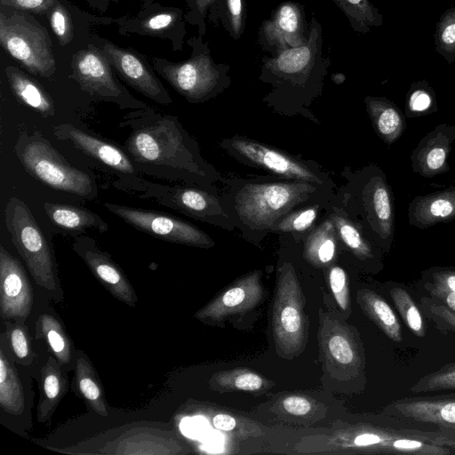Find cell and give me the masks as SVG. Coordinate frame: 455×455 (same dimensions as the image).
Segmentation results:
<instances>
[{
	"label": "cell",
	"mask_w": 455,
	"mask_h": 455,
	"mask_svg": "<svg viewBox=\"0 0 455 455\" xmlns=\"http://www.w3.org/2000/svg\"><path fill=\"white\" fill-rule=\"evenodd\" d=\"M130 127L124 142L129 157L138 171L164 179H184L186 176L206 177V165L195 141L176 116L161 114L147 107L128 112L120 123Z\"/></svg>",
	"instance_id": "6da1fadb"
},
{
	"label": "cell",
	"mask_w": 455,
	"mask_h": 455,
	"mask_svg": "<svg viewBox=\"0 0 455 455\" xmlns=\"http://www.w3.org/2000/svg\"><path fill=\"white\" fill-rule=\"evenodd\" d=\"M323 28L313 14L306 44L261 60L259 80L269 83V99L304 100L322 91L330 59L323 52Z\"/></svg>",
	"instance_id": "7a4b0ae2"
},
{
	"label": "cell",
	"mask_w": 455,
	"mask_h": 455,
	"mask_svg": "<svg viewBox=\"0 0 455 455\" xmlns=\"http://www.w3.org/2000/svg\"><path fill=\"white\" fill-rule=\"evenodd\" d=\"M321 436V435H320ZM322 448L354 453L445 455L450 439L437 431L416 427L358 424L322 436Z\"/></svg>",
	"instance_id": "3957f363"
},
{
	"label": "cell",
	"mask_w": 455,
	"mask_h": 455,
	"mask_svg": "<svg viewBox=\"0 0 455 455\" xmlns=\"http://www.w3.org/2000/svg\"><path fill=\"white\" fill-rule=\"evenodd\" d=\"M203 38L198 35L187 40L191 54L186 60L173 62L161 57L149 58L154 70L191 103L210 100L231 84L230 66L216 63Z\"/></svg>",
	"instance_id": "277c9868"
},
{
	"label": "cell",
	"mask_w": 455,
	"mask_h": 455,
	"mask_svg": "<svg viewBox=\"0 0 455 455\" xmlns=\"http://www.w3.org/2000/svg\"><path fill=\"white\" fill-rule=\"evenodd\" d=\"M4 223L33 279L56 301H62L63 291L52 245L28 204L17 196L9 198L4 207Z\"/></svg>",
	"instance_id": "5b68a950"
},
{
	"label": "cell",
	"mask_w": 455,
	"mask_h": 455,
	"mask_svg": "<svg viewBox=\"0 0 455 455\" xmlns=\"http://www.w3.org/2000/svg\"><path fill=\"white\" fill-rule=\"evenodd\" d=\"M14 153L25 172L46 187L88 200L98 196L94 177L71 165L40 132H21Z\"/></svg>",
	"instance_id": "8992f818"
},
{
	"label": "cell",
	"mask_w": 455,
	"mask_h": 455,
	"mask_svg": "<svg viewBox=\"0 0 455 455\" xmlns=\"http://www.w3.org/2000/svg\"><path fill=\"white\" fill-rule=\"evenodd\" d=\"M306 181L249 183L235 197L239 219L254 230L270 229L282 216L306 201L315 190Z\"/></svg>",
	"instance_id": "52a82bcc"
},
{
	"label": "cell",
	"mask_w": 455,
	"mask_h": 455,
	"mask_svg": "<svg viewBox=\"0 0 455 455\" xmlns=\"http://www.w3.org/2000/svg\"><path fill=\"white\" fill-rule=\"evenodd\" d=\"M305 298L291 263L278 272L272 309V328L277 354L284 358L299 355L307 341Z\"/></svg>",
	"instance_id": "ba28073f"
},
{
	"label": "cell",
	"mask_w": 455,
	"mask_h": 455,
	"mask_svg": "<svg viewBox=\"0 0 455 455\" xmlns=\"http://www.w3.org/2000/svg\"><path fill=\"white\" fill-rule=\"evenodd\" d=\"M0 44L14 60L33 75L52 78L56 60L52 39L45 28L31 15L0 12Z\"/></svg>",
	"instance_id": "9c48e42d"
},
{
	"label": "cell",
	"mask_w": 455,
	"mask_h": 455,
	"mask_svg": "<svg viewBox=\"0 0 455 455\" xmlns=\"http://www.w3.org/2000/svg\"><path fill=\"white\" fill-rule=\"evenodd\" d=\"M70 68L68 77L89 95L116 103L122 109L148 107L117 81L110 63L93 44L88 43L86 48L73 54Z\"/></svg>",
	"instance_id": "30bf717a"
},
{
	"label": "cell",
	"mask_w": 455,
	"mask_h": 455,
	"mask_svg": "<svg viewBox=\"0 0 455 455\" xmlns=\"http://www.w3.org/2000/svg\"><path fill=\"white\" fill-rule=\"evenodd\" d=\"M88 41L100 49L116 74L132 89L160 105L172 103L170 93L144 55L132 48L120 47L97 35L91 36Z\"/></svg>",
	"instance_id": "8fae6325"
},
{
	"label": "cell",
	"mask_w": 455,
	"mask_h": 455,
	"mask_svg": "<svg viewBox=\"0 0 455 455\" xmlns=\"http://www.w3.org/2000/svg\"><path fill=\"white\" fill-rule=\"evenodd\" d=\"M103 206L137 230L158 239L202 248L214 244L203 230L175 216L109 202L103 203Z\"/></svg>",
	"instance_id": "7c38bea8"
},
{
	"label": "cell",
	"mask_w": 455,
	"mask_h": 455,
	"mask_svg": "<svg viewBox=\"0 0 455 455\" xmlns=\"http://www.w3.org/2000/svg\"><path fill=\"white\" fill-rule=\"evenodd\" d=\"M318 341L325 369L332 377L344 380L358 374L363 356L350 328L321 309Z\"/></svg>",
	"instance_id": "4fadbf2b"
},
{
	"label": "cell",
	"mask_w": 455,
	"mask_h": 455,
	"mask_svg": "<svg viewBox=\"0 0 455 455\" xmlns=\"http://www.w3.org/2000/svg\"><path fill=\"white\" fill-rule=\"evenodd\" d=\"M122 36L135 34L166 39L174 52L182 51L187 35L185 12L181 8L164 6L156 2L140 8L134 16L110 19Z\"/></svg>",
	"instance_id": "5bb4252c"
},
{
	"label": "cell",
	"mask_w": 455,
	"mask_h": 455,
	"mask_svg": "<svg viewBox=\"0 0 455 455\" xmlns=\"http://www.w3.org/2000/svg\"><path fill=\"white\" fill-rule=\"evenodd\" d=\"M384 412L409 425L435 427V431L455 440V394L398 399L389 403Z\"/></svg>",
	"instance_id": "9a60e30c"
},
{
	"label": "cell",
	"mask_w": 455,
	"mask_h": 455,
	"mask_svg": "<svg viewBox=\"0 0 455 455\" xmlns=\"http://www.w3.org/2000/svg\"><path fill=\"white\" fill-rule=\"evenodd\" d=\"M304 6L293 1H285L273 10L258 30V44L271 56L300 47L308 41L306 36Z\"/></svg>",
	"instance_id": "2e32d148"
},
{
	"label": "cell",
	"mask_w": 455,
	"mask_h": 455,
	"mask_svg": "<svg viewBox=\"0 0 455 455\" xmlns=\"http://www.w3.org/2000/svg\"><path fill=\"white\" fill-rule=\"evenodd\" d=\"M72 250L83 259L95 278L116 299L134 307L138 296L123 269L88 235L74 238Z\"/></svg>",
	"instance_id": "e0dca14e"
},
{
	"label": "cell",
	"mask_w": 455,
	"mask_h": 455,
	"mask_svg": "<svg viewBox=\"0 0 455 455\" xmlns=\"http://www.w3.org/2000/svg\"><path fill=\"white\" fill-rule=\"evenodd\" d=\"M172 431L156 427L139 426L124 430L115 439L106 442L94 453L116 455H173L187 453Z\"/></svg>",
	"instance_id": "ac0fdd59"
},
{
	"label": "cell",
	"mask_w": 455,
	"mask_h": 455,
	"mask_svg": "<svg viewBox=\"0 0 455 455\" xmlns=\"http://www.w3.org/2000/svg\"><path fill=\"white\" fill-rule=\"evenodd\" d=\"M261 271L240 278L196 312L195 317L206 323H218L229 316L249 312L263 300Z\"/></svg>",
	"instance_id": "d6986e66"
},
{
	"label": "cell",
	"mask_w": 455,
	"mask_h": 455,
	"mask_svg": "<svg viewBox=\"0 0 455 455\" xmlns=\"http://www.w3.org/2000/svg\"><path fill=\"white\" fill-rule=\"evenodd\" d=\"M33 291L20 261L0 245V315L24 322L31 313Z\"/></svg>",
	"instance_id": "ffe728a7"
},
{
	"label": "cell",
	"mask_w": 455,
	"mask_h": 455,
	"mask_svg": "<svg viewBox=\"0 0 455 455\" xmlns=\"http://www.w3.org/2000/svg\"><path fill=\"white\" fill-rule=\"evenodd\" d=\"M228 147L254 165L291 180L322 184L319 174L302 162L255 140L233 138Z\"/></svg>",
	"instance_id": "44dd1931"
},
{
	"label": "cell",
	"mask_w": 455,
	"mask_h": 455,
	"mask_svg": "<svg viewBox=\"0 0 455 455\" xmlns=\"http://www.w3.org/2000/svg\"><path fill=\"white\" fill-rule=\"evenodd\" d=\"M143 198L176 209L194 218L207 220L223 215L217 199L207 192L193 188L168 187L142 180L130 188Z\"/></svg>",
	"instance_id": "7402d4cb"
},
{
	"label": "cell",
	"mask_w": 455,
	"mask_h": 455,
	"mask_svg": "<svg viewBox=\"0 0 455 455\" xmlns=\"http://www.w3.org/2000/svg\"><path fill=\"white\" fill-rule=\"evenodd\" d=\"M53 134L59 140L70 141L75 148L84 154L98 160L102 164L113 169L116 172L131 176L133 180V184L129 188L142 180L132 159L117 146L99 139L69 124L55 126L53 128Z\"/></svg>",
	"instance_id": "603a6c76"
},
{
	"label": "cell",
	"mask_w": 455,
	"mask_h": 455,
	"mask_svg": "<svg viewBox=\"0 0 455 455\" xmlns=\"http://www.w3.org/2000/svg\"><path fill=\"white\" fill-rule=\"evenodd\" d=\"M455 140V125L440 124L424 136L412 150L410 159L414 172L433 178L450 170L448 157Z\"/></svg>",
	"instance_id": "cb8c5ba5"
},
{
	"label": "cell",
	"mask_w": 455,
	"mask_h": 455,
	"mask_svg": "<svg viewBox=\"0 0 455 455\" xmlns=\"http://www.w3.org/2000/svg\"><path fill=\"white\" fill-rule=\"evenodd\" d=\"M363 201L372 232L385 246L394 237L395 215L393 194L384 173L371 177L363 191Z\"/></svg>",
	"instance_id": "d4e9b609"
},
{
	"label": "cell",
	"mask_w": 455,
	"mask_h": 455,
	"mask_svg": "<svg viewBox=\"0 0 455 455\" xmlns=\"http://www.w3.org/2000/svg\"><path fill=\"white\" fill-rule=\"evenodd\" d=\"M408 220L421 229L455 220V187L416 196L409 204Z\"/></svg>",
	"instance_id": "484cf974"
},
{
	"label": "cell",
	"mask_w": 455,
	"mask_h": 455,
	"mask_svg": "<svg viewBox=\"0 0 455 455\" xmlns=\"http://www.w3.org/2000/svg\"><path fill=\"white\" fill-rule=\"evenodd\" d=\"M44 209L51 222L60 231L69 235H79L88 229L105 233L109 228L100 215L85 207L45 202Z\"/></svg>",
	"instance_id": "4316f807"
},
{
	"label": "cell",
	"mask_w": 455,
	"mask_h": 455,
	"mask_svg": "<svg viewBox=\"0 0 455 455\" xmlns=\"http://www.w3.org/2000/svg\"><path fill=\"white\" fill-rule=\"evenodd\" d=\"M68 389V376L58 361L50 355L40 371L37 420H49Z\"/></svg>",
	"instance_id": "83f0119b"
},
{
	"label": "cell",
	"mask_w": 455,
	"mask_h": 455,
	"mask_svg": "<svg viewBox=\"0 0 455 455\" xmlns=\"http://www.w3.org/2000/svg\"><path fill=\"white\" fill-rule=\"evenodd\" d=\"M4 73L12 94L20 104L44 117L55 115L52 97L36 80L13 66H7Z\"/></svg>",
	"instance_id": "f1b7e54d"
},
{
	"label": "cell",
	"mask_w": 455,
	"mask_h": 455,
	"mask_svg": "<svg viewBox=\"0 0 455 455\" xmlns=\"http://www.w3.org/2000/svg\"><path fill=\"white\" fill-rule=\"evenodd\" d=\"M74 371V386L76 394L92 411L100 416L107 417L108 415V403L101 381L92 362L81 350H76Z\"/></svg>",
	"instance_id": "f546056e"
},
{
	"label": "cell",
	"mask_w": 455,
	"mask_h": 455,
	"mask_svg": "<svg viewBox=\"0 0 455 455\" xmlns=\"http://www.w3.org/2000/svg\"><path fill=\"white\" fill-rule=\"evenodd\" d=\"M364 102L379 137L387 145L395 143L406 128L402 110L385 97L367 96Z\"/></svg>",
	"instance_id": "4dcf8cb0"
},
{
	"label": "cell",
	"mask_w": 455,
	"mask_h": 455,
	"mask_svg": "<svg viewBox=\"0 0 455 455\" xmlns=\"http://www.w3.org/2000/svg\"><path fill=\"white\" fill-rule=\"evenodd\" d=\"M36 334L62 369L75 361L76 349L58 315L50 312L40 314L36 323Z\"/></svg>",
	"instance_id": "1f68e13d"
},
{
	"label": "cell",
	"mask_w": 455,
	"mask_h": 455,
	"mask_svg": "<svg viewBox=\"0 0 455 455\" xmlns=\"http://www.w3.org/2000/svg\"><path fill=\"white\" fill-rule=\"evenodd\" d=\"M275 384L248 368H235L215 372L209 380L212 390L223 392H266Z\"/></svg>",
	"instance_id": "d6a6232c"
},
{
	"label": "cell",
	"mask_w": 455,
	"mask_h": 455,
	"mask_svg": "<svg viewBox=\"0 0 455 455\" xmlns=\"http://www.w3.org/2000/svg\"><path fill=\"white\" fill-rule=\"evenodd\" d=\"M357 302L368 317L392 340H402L398 318L387 302L377 292L362 289L357 292Z\"/></svg>",
	"instance_id": "836d02e7"
},
{
	"label": "cell",
	"mask_w": 455,
	"mask_h": 455,
	"mask_svg": "<svg viewBox=\"0 0 455 455\" xmlns=\"http://www.w3.org/2000/svg\"><path fill=\"white\" fill-rule=\"evenodd\" d=\"M0 407L5 412L18 415L24 411V389L18 371L0 349Z\"/></svg>",
	"instance_id": "e575fe53"
},
{
	"label": "cell",
	"mask_w": 455,
	"mask_h": 455,
	"mask_svg": "<svg viewBox=\"0 0 455 455\" xmlns=\"http://www.w3.org/2000/svg\"><path fill=\"white\" fill-rule=\"evenodd\" d=\"M245 0H214L207 20L214 26L221 25L234 40L241 38L246 22Z\"/></svg>",
	"instance_id": "d590c367"
},
{
	"label": "cell",
	"mask_w": 455,
	"mask_h": 455,
	"mask_svg": "<svg viewBox=\"0 0 455 455\" xmlns=\"http://www.w3.org/2000/svg\"><path fill=\"white\" fill-rule=\"evenodd\" d=\"M336 228L331 220L317 227L307 236L305 243L304 255L315 267H321L330 263L336 253Z\"/></svg>",
	"instance_id": "8d00e7d4"
},
{
	"label": "cell",
	"mask_w": 455,
	"mask_h": 455,
	"mask_svg": "<svg viewBox=\"0 0 455 455\" xmlns=\"http://www.w3.org/2000/svg\"><path fill=\"white\" fill-rule=\"evenodd\" d=\"M347 17L350 28L358 34H367L383 25V15L370 0H332Z\"/></svg>",
	"instance_id": "74e56055"
},
{
	"label": "cell",
	"mask_w": 455,
	"mask_h": 455,
	"mask_svg": "<svg viewBox=\"0 0 455 455\" xmlns=\"http://www.w3.org/2000/svg\"><path fill=\"white\" fill-rule=\"evenodd\" d=\"M434 45L449 64L455 62V6L444 11L436 22Z\"/></svg>",
	"instance_id": "f35d334b"
},
{
	"label": "cell",
	"mask_w": 455,
	"mask_h": 455,
	"mask_svg": "<svg viewBox=\"0 0 455 455\" xmlns=\"http://www.w3.org/2000/svg\"><path fill=\"white\" fill-rule=\"evenodd\" d=\"M437 110L435 93L426 80L413 82L408 91L405 116L418 117Z\"/></svg>",
	"instance_id": "ab89813d"
},
{
	"label": "cell",
	"mask_w": 455,
	"mask_h": 455,
	"mask_svg": "<svg viewBox=\"0 0 455 455\" xmlns=\"http://www.w3.org/2000/svg\"><path fill=\"white\" fill-rule=\"evenodd\" d=\"M410 391L414 394H455V362L421 377Z\"/></svg>",
	"instance_id": "60d3db41"
},
{
	"label": "cell",
	"mask_w": 455,
	"mask_h": 455,
	"mask_svg": "<svg viewBox=\"0 0 455 455\" xmlns=\"http://www.w3.org/2000/svg\"><path fill=\"white\" fill-rule=\"evenodd\" d=\"M5 337L15 361L22 365L31 364L35 359L31 338L27 326L21 321L6 324Z\"/></svg>",
	"instance_id": "b9f144b4"
},
{
	"label": "cell",
	"mask_w": 455,
	"mask_h": 455,
	"mask_svg": "<svg viewBox=\"0 0 455 455\" xmlns=\"http://www.w3.org/2000/svg\"><path fill=\"white\" fill-rule=\"evenodd\" d=\"M331 220L342 242L357 258L366 259L372 257L371 244L352 221L339 215L333 216Z\"/></svg>",
	"instance_id": "7bdbcfd3"
},
{
	"label": "cell",
	"mask_w": 455,
	"mask_h": 455,
	"mask_svg": "<svg viewBox=\"0 0 455 455\" xmlns=\"http://www.w3.org/2000/svg\"><path fill=\"white\" fill-rule=\"evenodd\" d=\"M392 300L409 329L418 337L425 336L426 331L421 314L411 295L401 287L390 290Z\"/></svg>",
	"instance_id": "ee69618b"
},
{
	"label": "cell",
	"mask_w": 455,
	"mask_h": 455,
	"mask_svg": "<svg viewBox=\"0 0 455 455\" xmlns=\"http://www.w3.org/2000/svg\"><path fill=\"white\" fill-rule=\"evenodd\" d=\"M213 427L222 432L232 434L238 438H248L261 435L259 427L253 421L247 419H238L228 413H216L212 417Z\"/></svg>",
	"instance_id": "f6af8a7d"
},
{
	"label": "cell",
	"mask_w": 455,
	"mask_h": 455,
	"mask_svg": "<svg viewBox=\"0 0 455 455\" xmlns=\"http://www.w3.org/2000/svg\"><path fill=\"white\" fill-rule=\"evenodd\" d=\"M46 16L60 45H68L74 37V26L67 8L60 1L56 0L47 12Z\"/></svg>",
	"instance_id": "bcb514c9"
},
{
	"label": "cell",
	"mask_w": 455,
	"mask_h": 455,
	"mask_svg": "<svg viewBox=\"0 0 455 455\" xmlns=\"http://www.w3.org/2000/svg\"><path fill=\"white\" fill-rule=\"evenodd\" d=\"M318 207L311 206L286 215L274 224L269 230L301 232L309 228L317 218Z\"/></svg>",
	"instance_id": "7dc6e473"
},
{
	"label": "cell",
	"mask_w": 455,
	"mask_h": 455,
	"mask_svg": "<svg viewBox=\"0 0 455 455\" xmlns=\"http://www.w3.org/2000/svg\"><path fill=\"white\" fill-rule=\"evenodd\" d=\"M329 283L333 294V297L344 312H348L350 307L349 302V290L347 276L343 268L335 266L329 270Z\"/></svg>",
	"instance_id": "c3c4849f"
},
{
	"label": "cell",
	"mask_w": 455,
	"mask_h": 455,
	"mask_svg": "<svg viewBox=\"0 0 455 455\" xmlns=\"http://www.w3.org/2000/svg\"><path fill=\"white\" fill-rule=\"evenodd\" d=\"M188 11L185 12L187 23L196 26L199 36H204L207 28V16L214 0H185Z\"/></svg>",
	"instance_id": "681fc988"
},
{
	"label": "cell",
	"mask_w": 455,
	"mask_h": 455,
	"mask_svg": "<svg viewBox=\"0 0 455 455\" xmlns=\"http://www.w3.org/2000/svg\"><path fill=\"white\" fill-rule=\"evenodd\" d=\"M287 414L302 417L309 414L315 407L314 402L303 395H291L277 402Z\"/></svg>",
	"instance_id": "f907efd6"
},
{
	"label": "cell",
	"mask_w": 455,
	"mask_h": 455,
	"mask_svg": "<svg viewBox=\"0 0 455 455\" xmlns=\"http://www.w3.org/2000/svg\"><path fill=\"white\" fill-rule=\"evenodd\" d=\"M56 0H0L1 6L12 7L36 14H46Z\"/></svg>",
	"instance_id": "816d5d0a"
},
{
	"label": "cell",
	"mask_w": 455,
	"mask_h": 455,
	"mask_svg": "<svg viewBox=\"0 0 455 455\" xmlns=\"http://www.w3.org/2000/svg\"><path fill=\"white\" fill-rule=\"evenodd\" d=\"M430 276L431 289L455 292V269L435 268L431 272Z\"/></svg>",
	"instance_id": "f5cc1de1"
},
{
	"label": "cell",
	"mask_w": 455,
	"mask_h": 455,
	"mask_svg": "<svg viewBox=\"0 0 455 455\" xmlns=\"http://www.w3.org/2000/svg\"><path fill=\"white\" fill-rule=\"evenodd\" d=\"M430 292L433 296L443 300L451 310L455 312V292L437 289H430Z\"/></svg>",
	"instance_id": "db71d44e"
},
{
	"label": "cell",
	"mask_w": 455,
	"mask_h": 455,
	"mask_svg": "<svg viewBox=\"0 0 455 455\" xmlns=\"http://www.w3.org/2000/svg\"><path fill=\"white\" fill-rule=\"evenodd\" d=\"M119 0H86L91 8L105 12L111 3H117Z\"/></svg>",
	"instance_id": "11a10c76"
},
{
	"label": "cell",
	"mask_w": 455,
	"mask_h": 455,
	"mask_svg": "<svg viewBox=\"0 0 455 455\" xmlns=\"http://www.w3.org/2000/svg\"><path fill=\"white\" fill-rule=\"evenodd\" d=\"M140 1L141 3V8L148 7L156 2V0H140Z\"/></svg>",
	"instance_id": "9f6ffc18"
}]
</instances>
